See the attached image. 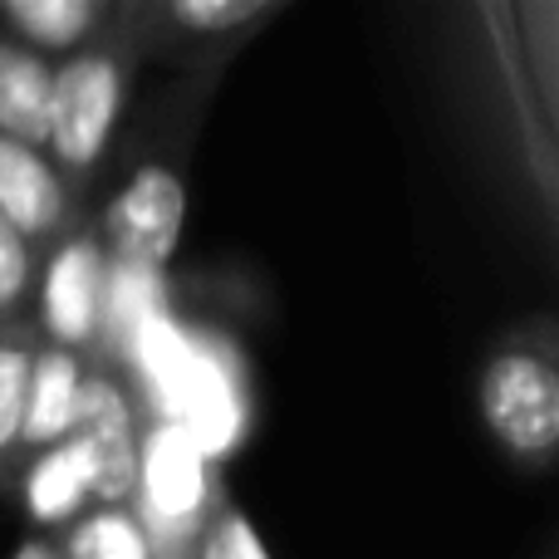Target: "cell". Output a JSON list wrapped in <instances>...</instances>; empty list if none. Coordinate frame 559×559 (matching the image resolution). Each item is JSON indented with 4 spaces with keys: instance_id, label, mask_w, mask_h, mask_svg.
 Segmentation results:
<instances>
[{
    "instance_id": "cell-1",
    "label": "cell",
    "mask_w": 559,
    "mask_h": 559,
    "mask_svg": "<svg viewBox=\"0 0 559 559\" xmlns=\"http://www.w3.org/2000/svg\"><path fill=\"white\" fill-rule=\"evenodd\" d=\"M476 417L496 452L521 476H545L559 452V338L555 319L535 314L491 338L476 364Z\"/></svg>"
},
{
    "instance_id": "cell-2",
    "label": "cell",
    "mask_w": 559,
    "mask_h": 559,
    "mask_svg": "<svg viewBox=\"0 0 559 559\" xmlns=\"http://www.w3.org/2000/svg\"><path fill=\"white\" fill-rule=\"evenodd\" d=\"M143 64L147 59L138 49L133 29H128V0H123V20L98 45L49 64L45 157L59 167V177L74 192H84L94 182V173L104 167L108 147L118 138V123H123L133 79Z\"/></svg>"
},
{
    "instance_id": "cell-3",
    "label": "cell",
    "mask_w": 559,
    "mask_h": 559,
    "mask_svg": "<svg viewBox=\"0 0 559 559\" xmlns=\"http://www.w3.org/2000/svg\"><path fill=\"white\" fill-rule=\"evenodd\" d=\"M289 5L295 0H128V29L143 59H173L187 74L212 79Z\"/></svg>"
},
{
    "instance_id": "cell-4",
    "label": "cell",
    "mask_w": 559,
    "mask_h": 559,
    "mask_svg": "<svg viewBox=\"0 0 559 559\" xmlns=\"http://www.w3.org/2000/svg\"><path fill=\"white\" fill-rule=\"evenodd\" d=\"M108 261L98 226L79 222L64 241H55L39 255L35 299H29V324L45 344L69 348V354L94 364L98 338H104V309H108Z\"/></svg>"
},
{
    "instance_id": "cell-5",
    "label": "cell",
    "mask_w": 559,
    "mask_h": 559,
    "mask_svg": "<svg viewBox=\"0 0 559 559\" xmlns=\"http://www.w3.org/2000/svg\"><path fill=\"white\" fill-rule=\"evenodd\" d=\"M74 437L94 466V506H128L133 511L143 481V427L128 383L108 364H88L74 407Z\"/></svg>"
},
{
    "instance_id": "cell-6",
    "label": "cell",
    "mask_w": 559,
    "mask_h": 559,
    "mask_svg": "<svg viewBox=\"0 0 559 559\" xmlns=\"http://www.w3.org/2000/svg\"><path fill=\"white\" fill-rule=\"evenodd\" d=\"M187 216V187L177 163L167 157H147L143 167H133L128 187L114 197L104 226V251L114 265H133V271H163L177 251Z\"/></svg>"
},
{
    "instance_id": "cell-7",
    "label": "cell",
    "mask_w": 559,
    "mask_h": 559,
    "mask_svg": "<svg viewBox=\"0 0 559 559\" xmlns=\"http://www.w3.org/2000/svg\"><path fill=\"white\" fill-rule=\"evenodd\" d=\"M84 216H88L84 192H74L39 147L0 138V222H5L29 251L45 255L49 246L64 241Z\"/></svg>"
},
{
    "instance_id": "cell-8",
    "label": "cell",
    "mask_w": 559,
    "mask_h": 559,
    "mask_svg": "<svg viewBox=\"0 0 559 559\" xmlns=\"http://www.w3.org/2000/svg\"><path fill=\"white\" fill-rule=\"evenodd\" d=\"M123 20V0H0V35L45 64L98 45Z\"/></svg>"
},
{
    "instance_id": "cell-9",
    "label": "cell",
    "mask_w": 559,
    "mask_h": 559,
    "mask_svg": "<svg viewBox=\"0 0 559 559\" xmlns=\"http://www.w3.org/2000/svg\"><path fill=\"white\" fill-rule=\"evenodd\" d=\"M84 373H88V358L39 338L35 364H29V388H25V423H20V466L29 456L49 452V447L69 442Z\"/></svg>"
},
{
    "instance_id": "cell-10",
    "label": "cell",
    "mask_w": 559,
    "mask_h": 559,
    "mask_svg": "<svg viewBox=\"0 0 559 559\" xmlns=\"http://www.w3.org/2000/svg\"><path fill=\"white\" fill-rule=\"evenodd\" d=\"M15 491L25 496L35 525L69 531L84 511H94V466H88L84 447L69 437V442L49 447V452L29 456V462L20 466Z\"/></svg>"
},
{
    "instance_id": "cell-11",
    "label": "cell",
    "mask_w": 559,
    "mask_h": 559,
    "mask_svg": "<svg viewBox=\"0 0 559 559\" xmlns=\"http://www.w3.org/2000/svg\"><path fill=\"white\" fill-rule=\"evenodd\" d=\"M49 128V64L0 35V138L45 153Z\"/></svg>"
},
{
    "instance_id": "cell-12",
    "label": "cell",
    "mask_w": 559,
    "mask_h": 559,
    "mask_svg": "<svg viewBox=\"0 0 559 559\" xmlns=\"http://www.w3.org/2000/svg\"><path fill=\"white\" fill-rule=\"evenodd\" d=\"M39 334L29 319L0 329V496L20 481V423H25V388Z\"/></svg>"
},
{
    "instance_id": "cell-13",
    "label": "cell",
    "mask_w": 559,
    "mask_h": 559,
    "mask_svg": "<svg viewBox=\"0 0 559 559\" xmlns=\"http://www.w3.org/2000/svg\"><path fill=\"white\" fill-rule=\"evenodd\" d=\"M55 545L64 559H153L143 525L128 506H94Z\"/></svg>"
},
{
    "instance_id": "cell-14",
    "label": "cell",
    "mask_w": 559,
    "mask_h": 559,
    "mask_svg": "<svg viewBox=\"0 0 559 559\" xmlns=\"http://www.w3.org/2000/svg\"><path fill=\"white\" fill-rule=\"evenodd\" d=\"M187 559H271L255 535V525L246 521V511L226 496V486L216 491V501L206 506V521L197 525Z\"/></svg>"
},
{
    "instance_id": "cell-15",
    "label": "cell",
    "mask_w": 559,
    "mask_h": 559,
    "mask_svg": "<svg viewBox=\"0 0 559 559\" xmlns=\"http://www.w3.org/2000/svg\"><path fill=\"white\" fill-rule=\"evenodd\" d=\"M39 255L0 222V329L29 319V299H35Z\"/></svg>"
},
{
    "instance_id": "cell-16",
    "label": "cell",
    "mask_w": 559,
    "mask_h": 559,
    "mask_svg": "<svg viewBox=\"0 0 559 559\" xmlns=\"http://www.w3.org/2000/svg\"><path fill=\"white\" fill-rule=\"evenodd\" d=\"M10 559H64V555H59L55 540H45V535H29V540L20 545V550L10 555Z\"/></svg>"
},
{
    "instance_id": "cell-17",
    "label": "cell",
    "mask_w": 559,
    "mask_h": 559,
    "mask_svg": "<svg viewBox=\"0 0 559 559\" xmlns=\"http://www.w3.org/2000/svg\"><path fill=\"white\" fill-rule=\"evenodd\" d=\"M545 559H555V555H545Z\"/></svg>"
}]
</instances>
